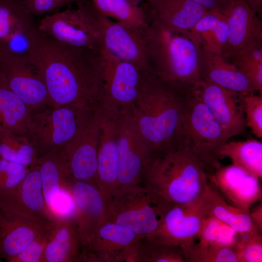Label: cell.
Wrapping results in <instances>:
<instances>
[{"label": "cell", "mask_w": 262, "mask_h": 262, "mask_svg": "<svg viewBox=\"0 0 262 262\" xmlns=\"http://www.w3.org/2000/svg\"><path fill=\"white\" fill-rule=\"evenodd\" d=\"M36 26L22 0H0V54L20 51L18 47Z\"/></svg>", "instance_id": "obj_24"}, {"label": "cell", "mask_w": 262, "mask_h": 262, "mask_svg": "<svg viewBox=\"0 0 262 262\" xmlns=\"http://www.w3.org/2000/svg\"><path fill=\"white\" fill-rule=\"evenodd\" d=\"M224 57L244 74L255 92L262 95V40L251 42Z\"/></svg>", "instance_id": "obj_33"}, {"label": "cell", "mask_w": 262, "mask_h": 262, "mask_svg": "<svg viewBox=\"0 0 262 262\" xmlns=\"http://www.w3.org/2000/svg\"><path fill=\"white\" fill-rule=\"evenodd\" d=\"M206 10L223 13L232 0H193Z\"/></svg>", "instance_id": "obj_43"}, {"label": "cell", "mask_w": 262, "mask_h": 262, "mask_svg": "<svg viewBox=\"0 0 262 262\" xmlns=\"http://www.w3.org/2000/svg\"><path fill=\"white\" fill-rule=\"evenodd\" d=\"M95 10L102 47L120 60L141 70L151 69L147 55L149 26L142 28L127 27Z\"/></svg>", "instance_id": "obj_15"}, {"label": "cell", "mask_w": 262, "mask_h": 262, "mask_svg": "<svg viewBox=\"0 0 262 262\" xmlns=\"http://www.w3.org/2000/svg\"><path fill=\"white\" fill-rule=\"evenodd\" d=\"M26 51L41 71L50 106L98 109L103 87L101 49L63 44L36 26L27 36Z\"/></svg>", "instance_id": "obj_1"}, {"label": "cell", "mask_w": 262, "mask_h": 262, "mask_svg": "<svg viewBox=\"0 0 262 262\" xmlns=\"http://www.w3.org/2000/svg\"><path fill=\"white\" fill-rule=\"evenodd\" d=\"M140 5L149 24L186 33L207 11L193 0H145Z\"/></svg>", "instance_id": "obj_22"}, {"label": "cell", "mask_w": 262, "mask_h": 262, "mask_svg": "<svg viewBox=\"0 0 262 262\" xmlns=\"http://www.w3.org/2000/svg\"><path fill=\"white\" fill-rule=\"evenodd\" d=\"M200 49V80L240 93H256L246 77L233 63L221 54Z\"/></svg>", "instance_id": "obj_27"}, {"label": "cell", "mask_w": 262, "mask_h": 262, "mask_svg": "<svg viewBox=\"0 0 262 262\" xmlns=\"http://www.w3.org/2000/svg\"><path fill=\"white\" fill-rule=\"evenodd\" d=\"M149 25L147 55L151 69L180 95L193 92L200 81V48L189 33Z\"/></svg>", "instance_id": "obj_3"}, {"label": "cell", "mask_w": 262, "mask_h": 262, "mask_svg": "<svg viewBox=\"0 0 262 262\" xmlns=\"http://www.w3.org/2000/svg\"><path fill=\"white\" fill-rule=\"evenodd\" d=\"M260 180L233 164L221 165L208 177L209 181L226 201L246 211L262 200Z\"/></svg>", "instance_id": "obj_18"}, {"label": "cell", "mask_w": 262, "mask_h": 262, "mask_svg": "<svg viewBox=\"0 0 262 262\" xmlns=\"http://www.w3.org/2000/svg\"><path fill=\"white\" fill-rule=\"evenodd\" d=\"M23 2H25L26 1L29 0H22Z\"/></svg>", "instance_id": "obj_48"}, {"label": "cell", "mask_w": 262, "mask_h": 262, "mask_svg": "<svg viewBox=\"0 0 262 262\" xmlns=\"http://www.w3.org/2000/svg\"><path fill=\"white\" fill-rule=\"evenodd\" d=\"M67 186L75 204V220L83 246L104 223L106 203L98 189L88 182L70 177Z\"/></svg>", "instance_id": "obj_21"}, {"label": "cell", "mask_w": 262, "mask_h": 262, "mask_svg": "<svg viewBox=\"0 0 262 262\" xmlns=\"http://www.w3.org/2000/svg\"><path fill=\"white\" fill-rule=\"evenodd\" d=\"M131 262H186L182 249L142 237L136 244Z\"/></svg>", "instance_id": "obj_35"}, {"label": "cell", "mask_w": 262, "mask_h": 262, "mask_svg": "<svg viewBox=\"0 0 262 262\" xmlns=\"http://www.w3.org/2000/svg\"><path fill=\"white\" fill-rule=\"evenodd\" d=\"M207 216L202 196L193 202L174 204L166 212L156 231L147 237L180 246L183 253L194 243Z\"/></svg>", "instance_id": "obj_14"}, {"label": "cell", "mask_w": 262, "mask_h": 262, "mask_svg": "<svg viewBox=\"0 0 262 262\" xmlns=\"http://www.w3.org/2000/svg\"><path fill=\"white\" fill-rule=\"evenodd\" d=\"M99 111L100 121L97 158V186L107 206L118 187L117 128L115 113Z\"/></svg>", "instance_id": "obj_19"}, {"label": "cell", "mask_w": 262, "mask_h": 262, "mask_svg": "<svg viewBox=\"0 0 262 262\" xmlns=\"http://www.w3.org/2000/svg\"><path fill=\"white\" fill-rule=\"evenodd\" d=\"M220 159L228 158L260 179L262 178V143L255 139L227 142L220 148Z\"/></svg>", "instance_id": "obj_31"}, {"label": "cell", "mask_w": 262, "mask_h": 262, "mask_svg": "<svg viewBox=\"0 0 262 262\" xmlns=\"http://www.w3.org/2000/svg\"><path fill=\"white\" fill-rule=\"evenodd\" d=\"M142 237L120 225L105 222L83 246L80 262H130L134 246Z\"/></svg>", "instance_id": "obj_17"}, {"label": "cell", "mask_w": 262, "mask_h": 262, "mask_svg": "<svg viewBox=\"0 0 262 262\" xmlns=\"http://www.w3.org/2000/svg\"><path fill=\"white\" fill-rule=\"evenodd\" d=\"M130 1L134 4L137 5H140L145 0H129Z\"/></svg>", "instance_id": "obj_47"}, {"label": "cell", "mask_w": 262, "mask_h": 262, "mask_svg": "<svg viewBox=\"0 0 262 262\" xmlns=\"http://www.w3.org/2000/svg\"><path fill=\"white\" fill-rule=\"evenodd\" d=\"M191 39L202 50L222 54L228 38L226 16L216 11H207L190 30Z\"/></svg>", "instance_id": "obj_29"}, {"label": "cell", "mask_w": 262, "mask_h": 262, "mask_svg": "<svg viewBox=\"0 0 262 262\" xmlns=\"http://www.w3.org/2000/svg\"><path fill=\"white\" fill-rule=\"evenodd\" d=\"M209 182L206 170L185 145L151 158L141 185L173 204L193 202Z\"/></svg>", "instance_id": "obj_4"}, {"label": "cell", "mask_w": 262, "mask_h": 262, "mask_svg": "<svg viewBox=\"0 0 262 262\" xmlns=\"http://www.w3.org/2000/svg\"><path fill=\"white\" fill-rule=\"evenodd\" d=\"M238 238V234L231 228L208 216L196 240L204 244L235 246Z\"/></svg>", "instance_id": "obj_37"}, {"label": "cell", "mask_w": 262, "mask_h": 262, "mask_svg": "<svg viewBox=\"0 0 262 262\" xmlns=\"http://www.w3.org/2000/svg\"><path fill=\"white\" fill-rule=\"evenodd\" d=\"M32 113L10 88L0 73V126L15 133L25 136Z\"/></svg>", "instance_id": "obj_30"}, {"label": "cell", "mask_w": 262, "mask_h": 262, "mask_svg": "<svg viewBox=\"0 0 262 262\" xmlns=\"http://www.w3.org/2000/svg\"><path fill=\"white\" fill-rule=\"evenodd\" d=\"M252 11L261 17L262 12V0H244Z\"/></svg>", "instance_id": "obj_45"}, {"label": "cell", "mask_w": 262, "mask_h": 262, "mask_svg": "<svg viewBox=\"0 0 262 262\" xmlns=\"http://www.w3.org/2000/svg\"><path fill=\"white\" fill-rule=\"evenodd\" d=\"M82 248L75 220H55L49 229L44 262H80Z\"/></svg>", "instance_id": "obj_26"}, {"label": "cell", "mask_w": 262, "mask_h": 262, "mask_svg": "<svg viewBox=\"0 0 262 262\" xmlns=\"http://www.w3.org/2000/svg\"><path fill=\"white\" fill-rule=\"evenodd\" d=\"M80 0H63V6L64 5L69 4L73 2L78 1Z\"/></svg>", "instance_id": "obj_46"}, {"label": "cell", "mask_w": 262, "mask_h": 262, "mask_svg": "<svg viewBox=\"0 0 262 262\" xmlns=\"http://www.w3.org/2000/svg\"><path fill=\"white\" fill-rule=\"evenodd\" d=\"M173 204L142 185L120 186L107 206L104 223H116L139 235L149 236Z\"/></svg>", "instance_id": "obj_5"}, {"label": "cell", "mask_w": 262, "mask_h": 262, "mask_svg": "<svg viewBox=\"0 0 262 262\" xmlns=\"http://www.w3.org/2000/svg\"><path fill=\"white\" fill-rule=\"evenodd\" d=\"M100 15L129 28H142L149 26L140 5L129 0H90Z\"/></svg>", "instance_id": "obj_32"}, {"label": "cell", "mask_w": 262, "mask_h": 262, "mask_svg": "<svg viewBox=\"0 0 262 262\" xmlns=\"http://www.w3.org/2000/svg\"><path fill=\"white\" fill-rule=\"evenodd\" d=\"M227 19L228 38L222 54L225 56L251 42L262 40V21L244 0H232L223 13Z\"/></svg>", "instance_id": "obj_23"}, {"label": "cell", "mask_w": 262, "mask_h": 262, "mask_svg": "<svg viewBox=\"0 0 262 262\" xmlns=\"http://www.w3.org/2000/svg\"><path fill=\"white\" fill-rule=\"evenodd\" d=\"M49 228L35 238L21 252L11 258L8 262H44V255L48 242Z\"/></svg>", "instance_id": "obj_41"}, {"label": "cell", "mask_w": 262, "mask_h": 262, "mask_svg": "<svg viewBox=\"0 0 262 262\" xmlns=\"http://www.w3.org/2000/svg\"><path fill=\"white\" fill-rule=\"evenodd\" d=\"M87 111L71 106H49L32 115L25 136L37 157L62 147L69 141Z\"/></svg>", "instance_id": "obj_8"}, {"label": "cell", "mask_w": 262, "mask_h": 262, "mask_svg": "<svg viewBox=\"0 0 262 262\" xmlns=\"http://www.w3.org/2000/svg\"><path fill=\"white\" fill-rule=\"evenodd\" d=\"M100 121L98 109L87 111L75 135L61 147L71 176L97 188Z\"/></svg>", "instance_id": "obj_12"}, {"label": "cell", "mask_w": 262, "mask_h": 262, "mask_svg": "<svg viewBox=\"0 0 262 262\" xmlns=\"http://www.w3.org/2000/svg\"><path fill=\"white\" fill-rule=\"evenodd\" d=\"M183 114L185 145L209 177L221 165L219 150L232 136L195 91L183 96Z\"/></svg>", "instance_id": "obj_6"}, {"label": "cell", "mask_w": 262, "mask_h": 262, "mask_svg": "<svg viewBox=\"0 0 262 262\" xmlns=\"http://www.w3.org/2000/svg\"><path fill=\"white\" fill-rule=\"evenodd\" d=\"M195 91L232 137L244 131L246 122L243 97L246 94L203 80L199 81Z\"/></svg>", "instance_id": "obj_20"}, {"label": "cell", "mask_w": 262, "mask_h": 262, "mask_svg": "<svg viewBox=\"0 0 262 262\" xmlns=\"http://www.w3.org/2000/svg\"><path fill=\"white\" fill-rule=\"evenodd\" d=\"M42 191L48 212L53 221L75 217V207L67 186L71 177L62 147L38 157Z\"/></svg>", "instance_id": "obj_13"}, {"label": "cell", "mask_w": 262, "mask_h": 262, "mask_svg": "<svg viewBox=\"0 0 262 262\" xmlns=\"http://www.w3.org/2000/svg\"><path fill=\"white\" fill-rule=\"evenodd\" d=\"M183 254L186 262H238L235 246L194 242Z\"/></svg>", "instance_id": "obj_36"}, {"label": "cell", "mask_w": 262, "mask_h": 262, "mask_svg": "<svg viewBox=\"0 0 262 262\" xmlns=\"http://www.w3.org/2000/svg\"><path fill=\"white\" fill-rule=\"evenodd\" d=\"M131 112L149 145L151 157L185 145L183 96L162 82L151 69L144 73Z\"/></svg>", "instance_id": "obj_2"}, {"label": "cell", "mask_w": 262, "mask_h": 262, "mask_svg": "<svg viewBox=\"0 0 262 262\" xmlns=\"http://www.w3.org/2000/svg\"><path fill=\"white\" fill-rule=\"evenodd\" d=\"M28 167L0 158V193L18 184L24 178Z\"/></svg>", "instance_id": "obj_40"}, {"label": "cell", "mask_w": 262, "mask_h": 262, "mask_svg": "<svg viewBox=\"0 0 262 262\" xmlns=\"http://www.w3.org/2000/svg\"><path fill=\"white\" fill-rule=\"evenodd\" d=\"M115 118L118 151V187L141 185L152 157L150 147L131 111L116 113Z\"/></svg>", "instance_id": "obj_10"}, {"label": "cell", "mask_w": 262, "mask_h": 262, "mask_svg": "<svg viewBox=\"0 0 262 262\" xmlns=\"http://www.w3.org/2000/svg\"><path fill=\"white\" fill-rule=\"evenodd\" d=\"M0 211L48 225L54 221L45 201L38 164L31 165L16 186L0 193Z\"/></svg>", "instance_id": "obj_16"}, {"label": "cell", "mask_w": 262, "mask_h": 262, "mask_svg": "<svg viewBox=\"0 0 262 262\" xmlns=\"http://www.w3.org/2000/svg\"><path fill=\"white\" fill-rule=\"evenodd\" d=\"M261 232L238 234L235 245L238 262H262V238Z\"/></svg>", "instance_id": "obj_38"}, {"label": "cell", "mask_w": 262, "mask_h": 262, "mask_svg": "<svg viewBox=\"0 0 262 262\" xmlns=\"http://www.w3.org/2000/svg\"><path fill=\"white\" fill-rule=\"evenodd\" d=\"M101 53L103 87L98 109L109 113L131 111L147 70L120 60L102 47Z\"/></svg>", "instance_id": "obj_9"}, {"label": "cell", "mask_w": 262, "mask_h": 262, "mask_svg": "<svg viewBox=\"0 0 262 262\" xmlns=\"http://www.w3.org/2000/svg\"><path fill=\"white\" fill-rule=\"evenodd\" d=\"M0 73L32 112L50 106L41 71L26 51L0 53Z\"/></svg>", "instance_id": "obj_11"}, {"label": "cell", "mask_w": 262, "mask_h": 262, "mask_svg": "<svg viewBox=\"0 0 262 262\" xmlns=\"http://www.w3.org/2000/svg\"><path fill=\"white\" fill-rule=\"evenodd\" d=\"M0 158L30 167L35 164L38 157L26 136L0 126Z\"/></svg>", "instance_id": "obj_34"}, {"label": "cell", "mask_w": 262, "mask_h": 262, "mask_svg": "<svg viewBox=\"0 0 262 262\" xmlns=\"http://www.w3.org/2000/svg\"><path fill=\"white\" fill-rule=\"evenodd\" d=\"M23 3L32 16H41L63 6V0H29Z\"/></svg>", "instance_id": "obj_42"}, {"label": "cell", "mask_w": 262, "mask_h": 262, "mask_svg": "<svg viewBox=\"0 0 262 262\" xmlns=\"http://www.w3.org/2000/svg\"><path fill=\"white\" fill-rule=\"evenodd\" d=\"M77 2L75 8L46 15L36 27L42 34L63 44L100 50L101 36L95 10L90 0Z\"/></svg>", "instance_id": "obj_7"}, {"label": "cell", "mask_w": 262, "mask_h": 262, "mask_svg": "<svg viewBox=\"0 0 262 262\" xmlns=\"http://www.w3.org/2000/svg\"><path fill=\"white\" fill-rule=\"evenodd\" d=\"M202 199L208 216L224 223L238 234L260 231L250 218V211L241 209L228 203L209 181Z\"/></svg>", "instance_id": "obj_28"}, {"label": "cell", "mask_w": 262, "mask_h": 262, "mask_svg": "<svg viewBox=\"0 0 262 262\" xmlns=\"http://www.w3.org/2000/svg\"><path fill=\"white\" fill-rule=\"evenodd\" d=\"M249 214L251 220L258 229L262 230V204L261 203L251 212Z\"/></svg>", "instance_id": "obj_44"}, {"label": "cell", "mask_w": 262, "mask_h": 262, "mask_svg": "<svg viewBox=\"0 0 262 262\" xmlns=\"http://www.w3.org/2000/svg\"><path fill=\"white\" fill-rule=\"evenodd\" d=\"M51 224H45L0 211V258L8 262Z\"/></svg>", "instance_id": "obj_25"}, {"label": "cell", "mask_w": 262, "mask_h": 262, "mask_svg": "<svg viewBox=\"0 0 262 262\" xmlns=\"http://www.w3.org/2000/svg\"><path fill=\"white\" fill-rule=\"evenodd\" d=\"M246 124L257 137H262V95L247 93L243 97Z\"/></svg>", "instance_id": "obj_39"}, {"label": "cell", "mask_w": 262, "mask_h": 262, "mask_svg": "<svg viewBox=\"0 0 262 262\" xmlns=\"http://www.w3.org/2000/svg\"></svg>", "instance_id": "obj_49"}]
</instances>
